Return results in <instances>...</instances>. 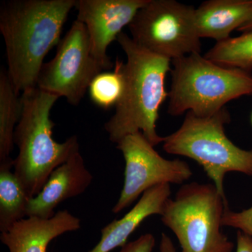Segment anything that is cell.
Returning <instances> with one entry per match:
<instances>
[{
  "instance_id": "6da1fadb",
  "label": "cell",
  "mask_w": 252,
  "mask_h": 252,
  "mask_svg": "<svg viewBox=\"0 0 252 252\" xmlns=\"http://www.w3.org/2000/svg\"><path fill=\"white\" fill-rule=\"evenodd\" d=\"M77 0H10L0 9L7 73L18 93L36 88L46 55L61 41Z\"/></svg>"
},
{
  "instance_id": "7a4b0ae2",
  "label": "cell",
  "mask_w": 252,
  "mask_h": 252,
  "mask_svg": "<svg viewBox=\"0 0 252 252\" xmlns=\"http://www.w3.org/2000/svg\"><path fill=\"white\" fill-rule=\"evenodd\" d=\"M117 40L127 57L122 65L124 91L104 129L114 143L141 132L155 147L165 139L157 133V122L159 109L168 97L165 81L171 61L140 47L124 32Z\"/></svg>"
},
{
  "instance_id": "3957f363",
  "label": "cell",
  "mask_w": 252,
  "mask_h": 252,
  "mask_svg": "<svg viewBox=\"0 0 252 252\" xmlns=\"http://www.w3.org/2000/svg\"><path fill=\"white\" fill-rule=\"evenodd\" d=\"M22 112L14 132L18 153L14 174L31 198L40 192L54 170L79 152L77 136L59 143L53 137L51 111L60 98L37 87L21 94Z\"/></svg>"
},
{
  "instance_id": "277c9868",
  "label": "cell",
  "mask_w": 252,
  "mask_h": 252,
  "mask_svg": "<svg viewBox=\"0 0 252 252\" xmlns=\"http://www.w3.org/2000/svg\"><path fill=\"white\" fill-rule=\"evenodd\" d=\"M167 112L180 116L190 112L199 117L215 115L230 101L252 95L251 72L225 67L200 54L172 60Z\"/></svg>"
},
{
  "instance_id": "5b68a950",
  "label": "cell",
  "mask_w": 252,
  "mask_h": 252,
  "mask_svg": "<svg viewBox=\"0 0 252 252\" xmlns=\"http://www.w3.org/2000/svg\"><path fill=\"white\" fill-rule=\"evenodd\" d=\"M230 122L225 107L210 117H199L188 112L180 128L165 137L162 142L167 153L189 158L201 165L223 196L227 173L252 176V149L240 148L227 137L224 126Z\"/></svg>"
},
{
  "instance_id": "8992f818",
  "label": "cell",
  "mask_w": 252,
  "mask_h": 252,
  "mask_svg": "<svg viewBox=\"0 0 252 252\" xmlns=\"http://www.w3.org/2000/svg\"><path fill=\"white\" fill-rule=\"evenodd\" d=\"M228 200L214 184L191 182L169 198L161 216L182 252H233L234 244L222 232Z\"/></svg>"
},
{
  "instance_id": "52a82bcc",
  "label": "cell",
  "mask_w": 252,
  "mask_h": 252,
  "mask_svg": "<svg viewBox=\"0 0 252 252\" xmlns=\"http://www.w3.org/2000/svg\"><path fill=\"white\" fill-rule=\"evenodd\" d=\"M194 11L175 0H148L128 26L131 39L144 49L171 61L200 54Z\"/></svg>"
},
{
  "instance_id": "ba28073f",
  "label": "cell",
  "mask_w": 252,
  "mask_h": 252,
  "mask_svg": "<svg viewBox=\"0 0 252 252\" xmlns=\"http://www.w3.org/2000/svg\"><path fill=\"white\" fill-rule=\"evenodd\" d=\"M103 71L107 69L93 54L85 26L76 20L60 41L54 59L43 64L36 87L64 97L68 103L76 106L94 78Z\"/></svg>"
},
{
  "instance_id": "9c48e42d",
  "label": "cell",
  "mask_w": 252,
  "mask_h": 252,
  "mask_svg": "<svg viewBox=\"0 0 252 252\" xmlns=\"http://www.w3.org/2000/svg\"><path fill=\"white\" fill-rule=\"evenodd\" d=\"M117 148L125 160V178L120 197L112 209L119 213L156 186L185 183L193 175L187 162L162 157L141 132L126 136Z\"/></svg>"
},
{
  "instance_id": "30bf717a",
  "label": "cell",
  "mask_w": 252,
  "mask_h": 252,
  "mask_svg": "<svg viewBox=\"0 0 252 252\" xmlns=\"http://www.w3.org/2000/svg\"><path fill=\"white\" fill-rule=\"evenodd\" d=\"M148 0H77V21L85 26L95 59L107 70L114 64L107 54L108 46L129 26Z\"/></svg>"
},
{
  "instance_id": "8fae6325",
  "label": "cell",
  "mask_w": 252,
  "mask_h": 252,
  "mask_svg": "<svg viewBox=\"0 0 252 252\" xmlns=\"http://www.w3.org/2000/svg\"><path fill=\"white\" fill-rule=\"evenodd\" d=\"M93 179L80 152H77L53 171L40 192L30 200L27 217L51 218L60 204L84 193Z\"/></svg>"
},
{
  "instance_id": "7c38bea8",
  "label": "cell",
  "mask_w": 252,
  "mask_h": 252,
  "mask_svg": "<svg viewBox=\"0 0 252 252\" xmlns=\"http://www.w3.org/2000/svg\"><path fill=\"white\" fill-rule=\"evenodd\" d=\"M81 220L67 210L56 212L50 219L26 217L0 235L9 252H47L54 239L80 229Z\"/></svg>"
},
{
  "instance_id": "4fadbf2b",
  "label": "cell",
  "mask_w": 252,
  "mask_h": 252,
  "mask_svg": "<svg viewBox=\"0 0 252 252\" xmlns=\"http://www.w3.org/2000/svg\"><path fill=\"white\" fill-rule=\"evenodd\" d=\"M171 195L170 185L156 186L142 194L133 208L121 220H114L101 230V239L89 252H110L123 248L127 239L146 219L161 216L165 203Z\"/></svg>"
},
{
  "instance_id": "5bb4252c",
  "label": "cell",
  "mask_w": 252,
  "mask_h": 252,
  "mask_svg": "<svg viewBox=\"0 0 252 252\" xmlns=\"http://www.w3.org/2000/svg\"><path fill=\"white\" fill-rule=\"evenodd\" d=\"M252 18V0H209L194 11L199 37L217 42L226 40L230 33Z\"/></svg>"
},
{
  "instance_id": "9a60e30c",
  "label": "cell",
  "mask_w": 252,
  "mask_h": 252,
  "mask_svg": "<svg viewBox=\"0 0 252 252\" xmlns=\"http://www.w3.org/2000/svg\"><path fill=\"white\" fill-rule=\"evenodd\" d=\"M14 160L0 162V231H7L19 220L27 217L31 198L21 181L11 171Z\"/></svg>"
},
{
  "instance_id": "2e32d148",
  "label": "cell",
  "mask_w": 252,
  "mask_h": 252,
  "mask_svg": "<svg viewBox=\"0 0 252 252\" xmlns=\"http://www.w3.org/2000/svg\"><path fill=\"white\" fill-rule=\"evenodd\" d=\"M21 112V97L3 68L0 70V162L11 158L14 132Z\"/></svg>"
},
{
  "instance_id": "e0dca14e",
  "label": "cell",
  "mask_w": 252,
  "mask_h": 252,
  "mask_svg": "<svg viewBox=\"0 0 252 252\" xmlns=\"http://www.w3.org/2000/svg\"><path fill=\"white\" fill-rule=\"evenodd\" d=\"M205 58L225 67L252 70V31L241 35L217 42Z\"/></svg>"
},
{
  "instance_id": "ac0fdd59",
  "label": "cell",
  "mask_w": 252,
  "mask_h": 252,
  "mask_svg": "<svg viewBox=\"0 0 252 252\" xmlns=\"http://www.w3.org/2000/svg\"><path fill=\"white\" fill-rule=\"evenodd\" d=\"M123 63L117 59L113 72H101L91 82L89 95L97 107L107 110L116 107L122 99L124 91Z\"/></svg>"
},
{
  "instance_id": "d6986e66",
  "label": "cell",
  "mask_w": 252,
  "mask_h": 252,
  "mask_svg": "<svg viewBox=\"0 0 252 252\" xmlns=\"http://www.w3.org/2000/svg\"><path fill=\"white\" fill-rule=\"evenodd\" d=\"M222 225L237 228L252 238V207L238 212L228 207L223 214Z\"/></svg>"
},
{
  "instance_id": "ffe728a7",
  "label": "cell",
  "mask_w": 252,
  "mask_h": 252,
  "mask_svg": "<svg viewBox=\"0 0 252 252\" xmlns=\"http://www.w3.org/2000/svg\"><path fill=\"white\" fill-rule=\"evenodd\" d=\"M156 239L152 233H146L134 241L124 245L119 252H152Z\"/></svg>"
},
{
  "instance_id": "44dd1931",
  "label": "cell",
  "mask_w": 252,
  "mask_h": 252,
  "mask_svg": "<svg viewBox=\"0 0 252 252\" xmlns=\"http://www.w3.org/2000/svg\"><path fill=\"white\" fill-rule=\"evenodd\" d=\"M236 252H252V238L239 230L237 233Z\"/></svg>"
},
{
  "instance_id": "7402d4cb",
  "label": "cell",
  "mask_w": 252,
  "mask_h": 252,
  "mask_svg": "<svg viewBox=\"0 0 252 252\" xmlns=\"http://www.w3.org/2000/svg\"><path fill=\"white\" fill-rule=\"evenodd\" d=\"M159 250L160 252H177L171 239L165 233H162Z\"/></svg>"
},
{
  "instance_id": "603a6c76",
  "label": "cell",
  "mask_w": 252,
  "mask_h": 252,
  "mask_svg": "<svg viewBox=\"0 0 252 252\" xmlns=\"http://www.w3.org/2000/svg\"><path fill=\"white\" fill-rule=\"evenodd\" d=\"M252 31V18L251 19L249 20L248 22L243 24V26H240L238 28V31L241 32H250Z\"/></svg>"
},
{
  "instance_id": "cb8c5ba5",
  "label": "cell",
  "mask_w": 252,
  "mask_h": 252,
  "mask_svg": "<svg viewBox=\"0 0 252 252\" xmlns=\"http://www.w3.org/2000/svg\"><path fill=\"white\" fill-rule=\"evenodd\" d=\"M251 123H252V116H251Z\"/></svg>"
}]
</instances>
